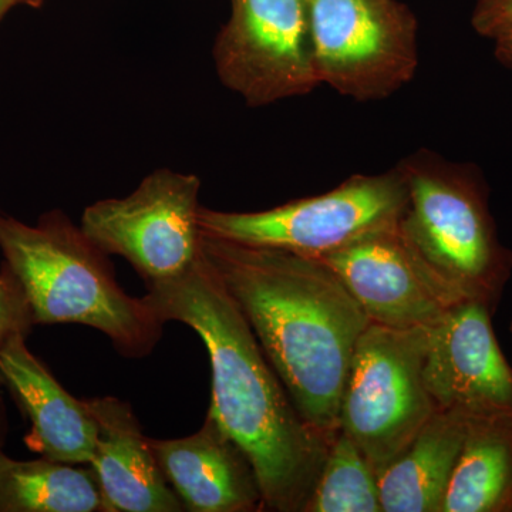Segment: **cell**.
<instances>
[{"instance_id": "obj_1", "label": "cell", "mask_w": 512, "mask_h": 512, "mask_svg": "<svg viewBox=\"0 0 512 512\" xmlns=\"http://www.w3.org/2000/svg\"><path fill=\"white\" fill-rule=\"evenodd\" d=\"M146 285L158 318L190 326L207 346L208 414L251 460L265 511L305 512L332 439L298 412L204 254L184 274Z\"/></svg>"}, {"instance_id": "obj_2", "label": "cell", "mask_w": 512, "mask_h": 512, "mask_svg": "<svg viewBox=\"0 0 512 512\" xmlns=\"http://www.w3.org/2000/svg\"><path fill=\"white\" fill-rule=\"evenodd\" d=\"M202 254L247 319L303 419L332 439L370 319L322 261L202 234Z\"/></svg>"}, {"instance_id": "obj_3", "label": "cell", "mask_w": 512, "mask_h": 512, "mask_svg": "<svg viewBox=\"0 0 512 512\" xmlns=\"http://www.w3.org/2000/svg\"><path fill=\"white\" fill-rule=\"evenodd\" d=\"M0 251L18 279L35 325L79 323L103 332L127 357L156 348L164 322L117 284L106 252L62 212L36 225L0 214Z\"/></svg>"}, {"instance_id": "obj_4", "label": "cell", "mask_w": 512, "mask_h": 512, "mask_svg": "<svg viewBox=\"0 0 512 512\" xmlns=\"http://www.w3.org/2000/svg\"><path fill=\"white\" fill-rule=\"evenodd\" d=\"M399 167L409 192L399 234L421 271L448 306L478 302L495 313L512 252L498 238L483 178L426 150Z\"/></svg>"}, {"instance_id": "obj_5", "label": "cell", "mask_w": 512, "mask_h": 512, "mask_svg": "<svg viewBox=\"0 0 512 512\" xmlns=\"http://www.w3.org/2000/svg\"><path fill=\"white\" fill-rule=\"evenodd\" d=\"M409 201L399 164L375 175H353L335 190L259 212L200 207L198 224L210 237L284 249L320 259L353 242L399 227Z\"/></svg>"}, {"instance_id": "obj_6", "label": "cell", "mask_w": 512, "mask_h": 512, "mask_svg": "<svg viewBox=\"0 0 512 512\" xmlns=\"http://www.w3.org/2000/svg\"><path fill=\"white\" fill-rule=\"evenodd\" d=\"M429 328L394 330L370 323L353 353L339 429L355 441L377 474L437 412L423 379Z\"/></svg>"}, {"instance_id": "obj_7", "label": "cell", "mask_w": 512, "mask_h": 512, "mask_svg": "<svg viewBox=\"0 0 512 512\" xmlns=\"http://www.w3.org/2000/svg\"><path fill=\"white\" fill-rule=\"evenodd\" d=\"M320 84L357 101L382 100L419 67L417 22L396 0H309Z\"/></svg>"}, {"instance_id": "obj_8", "label": "cell", "mask_w": 512, "mask_h": 512, "mask_svg": "<svg viewBox=\"0 0 512 512\" xmlns=\"http://www.w3.org/2000/svg\"><path fill=\"white\" fill-rule=\"evenodd\" d=\"M197 175L158 170L136 191L83 212L82 229L107 255L126 258L146 282L184 274L202 255Z\"/></svg>"}, {"instance_id": "obj_9", "label": "cell", "mask_w": 512, "mask_h": 512, "mask_svg": "<svg viewBox=\"0 0 512 512\" xmlns=\"http://www.w3.org/2000/svg\"><path fill=\"white\" fill-rule=\"evenodd\" d=\"M214 60L221 82L248 106L312 93L320 80L309 0H232Z\"/></svg>"}, {"instance_id": "obj_10", "label": "cell", "mask_w": 512, "mask_h": 512, "mask_svg": "<svg viewBox=\"0 0 512 512\" xmlns=\"http://www.w3.org/2000/svg\"><path fill=\"white\" fill-rule=\"evenodd\" d=\"M493 315L483 303L461 302L430 326L423 379L437 410L512 414V365L495 338Z\"/></svg>"}, {"instance_id": "obj_11", "label": "cell", "mask_w": 512, "mask_h": 512, "mask_svg": "<svg viewBox=\"0 0 512 512\" xmlns=\"http://www.w3.org/2000/svg\"><path fill=\"white\" fill-rule=\"evenodd\" d=\"M375 325L429 328L451 308L441 299L400 237L399 227L376 232L320 258Z\"/></svg>"}, {"instance_id": "obj_12", "label": "cell", "mask_w": 512, "mask_h": 512, "mask_svg": "<svg viewBox=\"0 0 512 512\" xmlns=\"http://www.w3.org/2000/svg\"><path fill=\"white\" fill-rule=\"evenodd\" d=\"M150 444L185 510L265 511L261 485L251 460L210 414L192 436L150 439Z\"/></svg>"}, {"instance_id": "obj_13", "label": "cell", "mask_w": 512, "mask_h": 512, "mask_svg": "<svg viewBox=\"0 0 512 512\" xmlns=\"http://www.w3.org/2000/svg\"><path fill=\"white\" fill-rule=\"evenodd\" d=\"M84 403L97 423L90 466L99 481L103 512L184 511L131 407L114 397Z\"/></svg>"}, {"instance_id": "obj_14", "label": "cell", "mask_w": 512, "mask_h": 512, "mask_svg": "<svg viewBox=\"0 0 512 512\" xmlns=\"http://www.w3.org/2000/svg\"><path fill=\"white\" fill-rule=\"evenodd\" d=\"M0 376L28 416L26 444L50 460L90 464L96 450L97 423L86 403L74 399L15 335L0 349Z\"/></svg>"}, {"instance_id": "obj_15", "label": "cell", "mask_w": 512, "mask_h": 512, "mask_svg": "<svg viewBox=\"0 0 512 512\" xmlns=\"http://www.w3.org/2000/svg\"><path fill=\"white\" fill-rule=\"evenodd\" d=\"M468 417L437 410L393 461L377 474L383 512H440L466 439Z\"/></svg>"}, {"instance_id": "obj_16", "label": "cell", "mask_w": 512, "mask_h": 512, "mask_svg": "<svg viewBox=\"0 0 512 512\" xmlns=\"http://www.w3.org/2000/svg\"><path fill=\"white\" fill-rule=\"evenodd\" d=\"M440 512H512V414L468 417Z\"/></svg>"}, {"instance_id": "obj_17", "label": "cell", "mask_w": 512, "mask_h": 512, "mask_svg": "<svg viewBox=\"0 0 512 512\" xmlns=\"http://www.w3.org/2000/svg\"><path fill=\"white\" fill-rule=\"evenodd\" d=\"M103 511L93 470L62 461L15 460L0 451V512Z\"/></svg>"}, {"instance_id": "obj_18", "label": "cell", "mask_w": 512, "mask_h": 512, "mask_svg": "<svg viewBox=\"0 0 512 512\" xmlns=\"http://www.w3.org/2000/svg\"><path fill=\"white\" fill-rule=\"evenodd\" d=\"M305 512H383L375 467L343 430L330 440Z\"/></svg>"}, {"instance_id": "obj_19", "label": "cell", "mask_w": 512, "mask_h": 512, "mask_svg": "<svg viewBox=\"0 0 512 512\" xmlns=\"http://www.w3.org/2000/svg\"><path fill=\"white\" fill-rule=\"evenodd\" d=\"M33 326L35 322L25 292L12 271L3 264L0 271V349L12 336H28Z\"/></svg>"}, {"instance_id": "obj_20", "label": "cell", "mask_w": 512, "mask_h": 512, "mask_svg": "<svg viewBox=\"0 0 512 512\" xmlns=\"http://www.w3.org/2000/svg\"><path fill=\"white\" fill-rule=\"evenodd\" d=\"M471 22L478 35L490 39L511 32L512 0H478Z\"/></svg>"}, {"instance_id": "obj_21", "label": "cell", "mask_w": 512, "mask_h": 512, "mask_svg": "<svg viewBox=\"0 0 512 512\" xmlns=\"http://www.w3.org/2000/svg\"><path fill=\"white\" fill-rule=\"evenodd\" d=\"M495 53L501 62L512 64V30L495 39Z\"/></svg>"}, {"instance_id": "obj_22", "label": "cell", "mask_w": 512, "mask_h": 512, "mask_svg": "<svg viewBox=\"0 0 512 512\" xmlns=\"http://www.w3.org/2000/svg\"><path fill=\"white\" fill-rule=\"evenodd\" d=\"M43 0H8L9 9L16 5H30L36 6L42 3Z\"/></svg>"}, {"instance_id": "obj_23", "label": "cell", "mask_w": 512, "mask_h": 512, "mask_svg": "<svg viewBox=\"0 0 512 512\" xmlns=\"http://www.w3.org/2000/svg\"><path fill=\"white\" fill-rule=\"evenodd\" d=\"M3 439H5V419H3L2 400H0V451H2Z\"/></svg>"}, {"instance_id": "obj_24", "label": "cell", "mask_w": 512, "mask_h": 512, "mask_svg": "<svg viewBox=\"0 0 512 512\" xmlns=\"http://www.w3.org/2000/svg\"><path fill=\"white\" fill-rule=\"evenodd\" d=\"M9 10L8 0H0V19Z\"/></svg>"}, {"instance_id": "obj_25", "label": "cell", "mask_w": 512, "mask_h": 512, "mask_svg": "<svg viewBox=\"0 0 512 512\" xmlns=\"http://www.w3.org/2000/svg\"><path fill=\"white\" fill-rule=\"evenodd\" d=\"M510 333H511V339H512V320H511V323H510Z\"/></svg>"}]
</instances>
